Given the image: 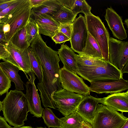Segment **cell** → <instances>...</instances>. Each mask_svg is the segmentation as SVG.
<instances>
[{
    "label": "cell",
    "mask_w": 128,
    "mask_h": 128,
    "mask_svg": "<svg viewBox=\"0 0 128 128\" xmlns=\"http://www.w3.org/2000/svg\"><path fill=\"white\" fill-rule=\"evenodd\" d=\"M30 46L36 55L41 69L42 79L37 86L42 105L46 108L55 109L56 106L52 96L54 92L62 88L60 80V60L58 52L47 46L39 33Z\"/></svg>",
    "instance_id": "1"
},
{
    "label": "cell",
    "mask_w": 128,
    "mask_h": 128,
    "mask_svg": "<svg viewBox=\"0 0 128 128\" xmlns=\"http://www.w3.org/2000/svg\"><path fill=\"white\" fill-rule=\"evenodd\" d=\"M2 102L4 118L15 128L23 126L29 112L25 95L21 90H11L6 92Z\"/></svg>",
    "instance_id": "2"
},
{
    "label": "cell",
    "mask_w": 128,
    "mask_h": 128,
    "mask_svg": "<svg viewBox=\"0 0 128 128\" xmlns=\"http://www.w3.org/2000/svg\"><path fill=\"white\" fill-rule=\"evenodd\" d=\"M32 8L29 0H22L17 6L0 18V24L3 26L7 42L16 32L25 27Z\"/></svg>",
    "instance_id": "3"
},
{
    "label": "cell",
    "mask_w": 128,
    "mask_h": 128,
    "mask_svg": "<svg viewBox=\"0 0 128 128\" xmlns=\"http://www.w3.org/2000/svg\"><path fill=\"white\" fill-rule=\"evenodd\" d=\"M77 74L90 82L118 80L123 78L121 72L110 62L106 66L77 65Z\"/></svg>",
    "instance_id": "4"
},
{
    "label": "cell",
    "mask_w": 128,
    "mask_h": 128,
    "mask_svg": "<svg viewBox=\"0 0 128 128\" xmlns=\"http://www.w3.org/2000/svg\"><path fill=\"white\" fill-rule=\"evenodd\" d=\"M128 120L123 112L98 104L91 124L93 128H122Z\"/></svg>",
    "instance_id": "5"
},
{
    "label": "cell",
    "mask_w": 128,
    "mask_h": 128,
    "mask_svg": "<svg viewBox=\"0 0 128 128\" xmlns=\"http://www.w3.org/2000/svg\"><path fill=\"white\" fill-rule=\"evenodd\" d=\"M89 33L96 41L101 50L104 60L110 62L108 54V31L99 17L92 13L84 16Z\"/></svg>",
    "instance_id": "6"
},
{
    "label": "cell",
    "mask_w": 128,
    "mask_h": 128,
    "mask_svg": "<svg viewBox=\"0 0 128 128\" xmlns=\"http://www.w3.org/2000/svg\"><path fill=\"white\" fill-rule=\"evenodd\" d=\"M84 96L62 88L54 92L52 98L56 108L62 115L66 116L76 112L78 106Z\"/></svg>",
    "instance_id": "7"
},
{
    "label": "cell",
    "mask_w": 128,
    "mask_h": 128,
    "mask_svg": "<svg viewBox=\"0 0 128 128\" xmlns=\"http://www.w3.org/2000/svg\"><path fill=\"white\" fill-rule=\"evenodd\" d=\"M59 78L62 87L67 91L84 96L90 95L89 86L77 74L63 67L60 70Z\"/></svg>",
    "instance_id": "8"
},
{
    "label": "cell",
    "mask_w": 128,
    "mask_h": 128,
    "mask_svg": "<svg viewBox=\"0 0 128 128\" xmlns=\"http://www.w3.org/2000/svg\"><path fill=\"white\" fill-rule=\"evenodd\" d=\"M88 32L84 16L80 14L72 24L70 42V48L74 52L80 54L86 45Z\"/></svg>",
    "instance_id": "9"
},
{
    "label": "cell",
    "mask_w": 128,
    "mask_h": 128,
    "mask_svg": "<svg viewBox=\"0 0 128 128\" xmlns=\"http://www.w3.org/2000/svg\"><path fill=\"white\" fill-rule=\"evenodd\" d=\"M108 54L110 63L121 71L128 62V42L110 37Z\"/></svg>",
    "instance_id": "10"
},
{
    "label": "cell",
    "mask_w": 128,
    "mask_h": 128,
    "mask_svg": "<svg viewBox=\"0 0 128 128\" xmlns=\"http://www.w3.org/2000/svg\"><path fill=\"white\" fill-rule=\"evenodd\" d=\"M5 47L9 56L3 60L8 62L17 67L20 70L24 73L28 79L29 78L27 74L32 70L27 49L25 50L19 49L13 45L10 41L8 42Z\"/></svg>",
    "instance_id": "11"
},
{
    "label": "cell",
    "mask_w": 128,
    "mask_h": 128,
    "mask_svg": "<svg viewBox=\"0 0 128 128\" xmlns=\"http://www.w3.org/2000/svg\"><path fill=\"white\" fill-rule=\"evenodd\" d=\"M28 74L30 78L25 84L26 90L25 95L28 102L29 112L34 116L41 118L44 108L42 106L38 90L35 84L36 78L32 70Z\"/></svg>",
    "instance_id": "12"
},
{
    "label": "cell",
    "mask_w": 128,
    "mask_h": 128,
    "mask_svg": "<svg viewBox=\"0 0 128 128\" xmlns=\"http://www.w3.org/2000/svg\"><path fill=\"white\" fill-rule=\"evenodd\" d=\"M89 86L90 92L97 94H112L128 89V81L122 78L110 81L93 82Z\"/></svg>",
    "instance_id": "13"
},
{
    "label": "cell",
    "mask_w": 128,
    "mask_h": 128,
    "mask_svg": "<svg viewBox=\"0 0 128 128\" xmlns=\"http://www.w3.org/2000/svg\"><path fill=\"white\" fill-rule=\"evenodd\" d=\"M100 100L101 98L90 95L84 96L78 105L76 112L84 120L92 124Z\"/></svg>",
    "instance_id": "14"
},
{
    "label": "cell",
    "mask_w": 128,
    "mask_h": 128,
    "mask_svg": "<svg viewBox=\"0 0 128 128\" xmlns=\"http://www.w3.org/2000/svg\"><path fill=\"white\" fill-rule=\"evenodd\" d=\"M104 17L115 37L120 40L126 38V30L124 28L122 18L114 10L111 8H108L106 10Z\"/></svg>",
    "instance_id": "15"
},
{
    "label": "cell",
    "mask_w": 128,
    "mask_h": 128,
    "mask_svg": "<svg viewBox=\"0 0 128 128\" xmlns=\"http://www.w3.org/2000/svg\"><path fill=\"white\" fill-rule=\"evenodd\" d=\"M100 103L117 111L128 112V91L111 94L101 98Z\"/></svg>",
    "instance_id": "16"
},
{
    "label": "cell",
    "mask_w": 128,
    "mask_h": 128,
    "mask_svg": "<svg viewBox=\"0 0 128 128\" xmlns=\"http://www.w3.org/2000/svg\"><path fill=\"white\" fill-rule=\"evenodd\" d=\"M34 19L37 24L40 34L52 38L58 30L59 24L50 16L42 14L34 17Z\"/></svg>",
    "instance_id": "17"
},
{
    "label": "cell",
    "mask_w": 128,
    "mask_h": 128,
    "mask_svg": "<svg viewBox=\"0 0 128 128\" xmlns=\"http://www.w3.org/2000/svg\"><path fill=\"white\" fill-rule=\"evenodd\" d=\"M58 57L63 63V68L77 74V64L75 59L76 55L74 52L66 44H62L58 51Z\"/></svg>",
    "instance_id": "18"
},
{
    "label": "cell",
    "mask_w": 128,
    "mask_h": 128,
    "mask_svg": "<svg viewBox=\"0 0 128 128\" xmlns=\"http://www.w3.org/2000/svg\"><path fill=\"white\" fill-rule=\"evenodd\" d=\"M62 6L58 0H45L40 5L32 8L30 16L32 15L34 18L44 14L52 16Z\"/></svg>",
    "instance_id": "19"
},
{
    "label": "cell",
    "mask_w": 128,
    "mask_h": 128,
    "mask_svg": "<svg viewBox=\"0 0 128 128\" xmlns=\"http://www.w3.org/2000/svg\"><path fill=\"white\" fill-rule=\"evenodd\" d=\"M0 65L11 82L14 83L16 90H24V82L18 73L20 70L19 68L11 63L6 61L0 62Z\"/></svg>",
    "instance_id": "20"
},
{
    "label": "cell",
    "mask_w": 128,
    "mask_h": 128,
    "mask_svg": "<svg viewBox=\"0 0 128 128\" xmlns=\"http://www.w3.org/2000/svg\"><path fill=\"white\" fill-rule=\"evenodd\" d=\"M80 54L105 61L103 59L102 52L99 45L89 33L85 46Z\"/></svg>",
    "instance_id": "21"
},
{
    "label": "cell",
    "mask_w": 128,
    "mask_h": 128,
    "mask_svg": "<svg viewBox=\"0 0 128 128\" xmlns=\"http://www.w3.org/2000/svg\"><path fill=\"white\" fill-rule=\"evenodd\" d=\"M60 128H82L84 120L76 112L59 119Z\"/></svg>",
    "instance_id": "22"
},
{
    "label": "cell",
    "mask_w": 128,
    "mask_h": 128,
    "mask_svg": "<svg viewBox=\"0 0 128 128\" xmlns=\"http://www.w3.org/2000/svg\"><path fill=\"white\" fill-rule=\"evenodd\" d=\"M51 16L59 24L60 23L72 24L76 18V16L70 10L62 6Z\"/></svg>",
    "instance_id": "23"
},
{
    "label": "cell",
    "mask_w": 128,
    "mask_h": 128,
    "mask_svg": "<svg viewBox=\"0 0 128 128\" xmlns=\"http://www.w3.org/2000/svg\"><path fill=\"white\" fill-rule=\"evenodd\" d=\"M13 45L21 50H25L30 46L28 44L25 27L16 32L10 41Z\"/></svg>",
    "instance_id": "24"
},
{
    "label": "cell",
    "mask_w": 128,
    "mask_h": 128,
    "mask_svg": "<svg viewBox=\"0 0 128 128\" xmlns=\"http://www.w3.org/2000/svg\"><path fill=\"white\" fill-rule=\"evenodd\" d=\"M75 59L77 65L82 66H106L110 62L91 58L80 54H76Z\"/></svg>",
    "instance_id": "25"
},
{
    "label": "cell",
    "mask_w": 128,
    "mask_h": 128,
    "mask_svg": "<svg viewBox=\"0 0 128 128\" xmlns=\"http://www.w3.org/2000/svg\"><path fill=\"white\" fill-rule=\"evenodd\" d=\"M42 116L44 123L48 128H60L59 119L55 115L50 108H47L44 109Z\"/></svg>",
    "instance_id": "26"
},
{
    "label": "cell",
    "mask_w": 128,
    "mask_h": 128,
    "mask_svg": "<svg viewBox=\"0 0 128 128\" xmlns=\"http://www.w3.org/2000/svg\"><path fill=\"white\" fill-rule=\"evenodd\" d=\"M27 49L32 69L40 82L42 80V76L41 69L38 60L30 46Z\"/></svg>",
    "instance_id": "27"
},
{
    "label": "cell",
    "mask_w": 128,
    "mask_h": 128,
    "mask_svg": "<svg viewBox=\"0 0 128 128\" xmlns=\"http://www.w3.org/2000/svg\"><path fill=\"white\" fill-rule=\"evenodd\" d=\"M25 27L28 43L30 46L32 41L39 33L38 26L34 18L30 16Z\"/></svg>",
    "instance_id": "28"
},
{
    "label": "cell",
    "mask_w": 128,
    "mask_h": 128,
    "mask_svg": "<svg viewBox=\"0 0 128 128\" xmlns=\"http://www.w3.org/2000/svg\"><path fill=\"white\" fill-rule=\"evenodd\" d=\"M91 7L85 0H76L70 10L76 16L80 12L84 14L85 16L91 13Z\"/></svg>",
    "instance_id": "29"
},
{
    "label": "cell",
    "mask_w": 128,
    "mask_h": 128,
    "mask_svg": "<svg viewBox=\"0 0 128 128\" xmlns=\"http://www.w3.org/2000/svg\"><path fill=\"white\" fill-rule=\"evenodd\" d=\"M11 81L2 69L0 65V95L7 92L10 88Z\"/></svg>",
    "instance_id": "30"
},
{
    "label": "cell",
    "mask_w": 128,
    "mask_h": 128,
    "mask_svg": "<svg viewBox=\"0 0 128 128\" xmlns=\"http://www.w3.org/2000/svg\"><path fill=\"white\" fill-rule=\"evenodd\" d=\"M51 38L56 44H60L67 41H70V40L64 34L59 30L56 31Z\"/></svg>",
    "instance_id": "31"
},
{
    "label": "cell",
    "mask_w": 128,
    "mask_h": 128,
    "mask_svg": "<svg viewBox=\"0 0 128 128\" xmlns=\"http://www.w3.org/2000/svg\"><path fill=\"white\" fill-rule=\"evenodd\" d=\"M72 24H60L58 30L64 34L70 39L72 32Z\"/></svg>",
    "instance_id": "32"
},
{
    "label": "cell",
    "mask_w": 128,
    "mask_h": 128,
    "mask_svg": "<svg viewBox=\"0 0 128 128\" xmlns=\"http://www.w3.org/2000/svg\"><path fill=\"white\" fill-rule=\"evenodd\" d=\"M22 0L17 1L11 6L0 12V17L2 18L15 8L22 2Z\"/></svg>",
    "instance_id": "33"
},
{
    "label": "cell",
    "mask_w": 128,
    "mask_h": 128,
    "mask_svg": "<svg viewBox=\"0 0 128 128\" xmlns=\"http://www.w3.org/2000/svg\"><path fill=\"white\" fill-rule=\"evenodd\" d=\"M17 0H0V12L10 6Z\"/></svg>",
    "instance_id": "34"
},
{
    "label": "cell",
    "mask_w": 128,
    "mask_h": 128,
    "mask_svg": "<svg viewBox=\"0 0 128 128\" xmlns=\"http://www.w3.org/2000/svg\"><path fill=\"white\" fill-rule=\"evenodd\" d=\"M9 56V53L5 46H0V60H3L8 57Z\"/></svg>",
    "instance_id": "35"
},
{
    "label": "cell",
    "mask_w": 128,
    "mask_h": 128,
    "mask_svg": "<svg viewBox=\"0 0 128 128\" xmlns=\"http://www.w3.org/2000/svg\"><path fill=\"white\" fill-rule=\"evenodd\" d=\"M8 42L6 40L5 34L3 30V26L0 25V44L6 46Z\"/></svg>",
    "instance_id": "36"
},
{
    "label": "cell",
    "mask_w": 128,
    "mask_h": 128,
    "mask_svg": "<svg viewBox=\"0 0 128 128\" xmlns=\"http://www.w3.org/2000/svg\"><path fill=\"white\" fill-rule=\"evenodd\" d=\"M45 0H29L30 5L32 7H36L41 5Z\"/></svg>",
    "instance_id": "37"
},
{
    "label": "cell",
    "mask_w": 128,
    "mask_h": 128,
    "mask_svg": "<svg viewBox=\"0 0 128 128\" xmlns=\"http://www.w3.org/2000/svg\"><path fill=\"white\" fill-rule=\"evenodd\" d=\"M6 122L5 119L0 116V128H12Z\"/></svg>",
    "instance_id": "38"
},
{
    "label": "cell",
    "mask_w": 128,
    "mask_h": 128,
    "mask_svg": "<svg viewBox=\"0 0 128 128\" xmlns=\"http://www.w3.org/2000/svg\"><path fill=\"white\" fill-rule=\"evenodd\" d=\"M82 128H93L90 123L84 120L82 122Z\"/></svg>",
    "instance_id": "39"
},
{
    "label": "cell",
    "mask_w": 128,
    "mask_h": 128,
    "mask_svg": "<svg viewBox=\"0 0 128 128\" xmlns=\"http://www.w3.org/2000/svg\"><path fill=\"white\" fill-rule=\"evenodd\" d=\"M121 72L122 74L124 73H128V62L124 66Z\"/></svg>",
    "instance_id": "40"
},
{
    "label": "cell",
    "mask_w": 128,
    "mask_h": 128,
    "mask_svg": "<svg viewBox=\"0 0 128 128\" xmlns=\"http://www.w3.org/2000/svg\"><path fill=\"white\" fill-rule=\"evenodd\" d=\"M122 128H128V120L126 122Z\"/></svg>",
    "instance_id": "41"
},
{
    "label": "cell",
    "mask_w": 128,
    "mask_h": 128,
    "mask_svg": "<svg viewBox=\"0 0 128 128\" xmlns=\"http://www.w3.org/2000/svg\"><path fill=\"white\" fill-rule=\"evenodd\" d=\"M12 128H33L30 126H22L18 128L13 127Z\"/></svg>",
    "instance_id": "42"
},
{
    "label": "cell",
    "mask_w": 128,
    "mask_h": 128,
    "mask_svg": "<svg viewBox=\"0 0 128 128\" xmlns=\"http://www.w3.org/2000/svg\"><path fill=\"white\" fill-rule=\"evenodd\" d=\"M2 102L0 100V112L2 110Z\"/></svg>",
    "instance_id": "43"
},
{
    "label": "cell",
    "mask_w": 128,
    "mask_h": 128,
    "mask_svg": "<svg viewBox=\"0 0 128 128\" xmlns=\"http://www.w3.org/2000/svg\"><path fill=\"white\" fill-rule=\"evenodd\" d=\"M125 22L126 25L127 27L128 28V19H126L125 20Z\"/></svg>",
    "instance_id": "44"
},
{
    "label": "cell",
    "mask_w": 128,
    "mask_h": 128,
    "mask_svg": "<svg viewBox=\"0 0 128 128\" xmlns=\"http://www.w3.org/2000/svg\"><path fill=\"white\" fill-rule=\"evenodd\" d=\"M47 128L46 127H37L36 128Z\"/></svg>",
    "instance_id": "45"
},
{
    "label": "cell",
    "mask_w": 128,
    "mask_h": 128,
    "mask_svg": "<svg viewBox=\"0 0 128 128\" xmlns=\"http://www.w3.org/2000/svg\"><path fill=\"white\" fill-rule=\"evenodd\" d=\"M1 45H1L0 44V46H1Z\"/></svg>",
    "instance_id": "46"
}]
</instances>
